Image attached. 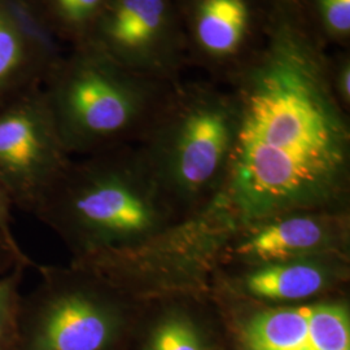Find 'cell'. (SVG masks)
Masks as SVG:
<instances>
[{
    "label": "cell",
    "mask_w": 350,
    "mask_h": 350,
    "mask_svg": "<svg viewBox=\"0 0 350 350\" xmlns=\"http://www.w3.org/2000/svg\"><path fill=\"white\" fill-rule=\"evenodd\" d=\"M304 0H266L254 44L225 70L235 127L202 214L226 231L296 211H350V125Z\"/></svg>",
    "instance_id": "1"
},
{
    "label": "cell",
    "mask_w": 350,
    "mask_h": 350,
    "mask_svg": "<svg viewBox=\"0 0 350 350\" xmlns=\"http://www.w3.org/2000/svg\"><path fill=\"white\" fill-rule=\"evenodd\" d=\"M77 265L133 258L182 222L135 144L73 161L38 209Z\"/></svg>",
    "instance_id": "2"
},
{
    "label": "cell",
    "mask_w": 350,
    "mask_h": 350,
    "mask_svg": "<svg viewBox=\"0 0 350 350\" xmlns=\"http://www.w3.org/2000/svg\"><path fill=\"white\" fill-rule=\"evenodd\" d=\"M234 127V107L225 88L176 81L135 144L182 222L200 217L217 199Z\"/></svg>",
    "instance_id": "3"
},
{
    "label": "cell",
    "mask_w": 350,
    "mask_h": 350,
    "mask_svg": "<svg viewBox=\"0 0 350 350\" xmlns=\"http://www.w3.org/2000/svg\"><path fill=\"white\" fill-rule=\"evenodd\" d=\"M174 83L131 72L100 51L78 44L42 90L65 150L88 156L137 144Z\"/></svg>",
    "instance_id": "4"
},
{
    "label": "cell",
    "mask_w": 350,
    "mask_h": 350,
    "mask_svg": "<svg viewBox=\"0 0 350 350\" xmlns=\"http://www.w3.org/2000/svg\"><path fill=\"white\" fill-rule=\"evenodd\" d=\"M16 350H127L144 299L81 265H37Z\"/></svg>",
    "instance_id": "5"
},
{
    "label": "cell",
    "mask_w": 350,
    "mask_h": 350,
    "mask_svg": "<svg viewBox=\"0 0 350 350\" xmlns=\"http://www.w3.org/2000/svg\"><path fill=\"white\" fill-rule=\"evenodd\" d=\"M82 44L138 75L179 81L187 38L178 0H107Z\"/></svg>",
    "instance_id": "6"
},
{
    "label": "cell",
    "mask_w": 350,
    "mask_h": 350,
    "mask_svg": "<svg viewBox=\"0 0 350 350\" xmlns=\"http://www.w3.org/2000/svg\"><path fill=\"white\" fill-rule=\"evenodd\" d=\"M70 163L42 88L0 108V188L13 206L36 215Z\"/></svg>",
    "instance_id": "7"
},
{
    "label": "cell",
    "mask_w": 350,
    "mask_h": 350,
    "mask_svg": "<svg viewBox=\"0 0 350 350\" xmlns=\"http://www.w3.org/2000/svg\"><path fill=\"white\" fill-rule=\"evenodd\" d=\"M214 300L230 350H350L349 292L292 306Z\"/></svg>",
    "instance_id": "8"
},
{
    "label": "cell",
    "mask_w": 350,
    "mask_h": 350,
    "mask_svg": "<svg viewBox=\"0 0 350 350\" xmlns=\"http://www.w3.org/2000/svg\"><path fill=\"white\" fill-rule=\"evenodd\" d=\"M350 256V211L280 213L228 230L213 254V271L313 256Z\"/></svg>",
    "instance_id": "9"
},
{
    "label": "cell",
    "mask_w": 350,
    "mask_h": 350,
    "mask_svg": "<svg viewBox=\"0 0 350 350\" xmlns=\"http://www.w3.org/2000/svg\"><path fill=\"white\" fill-rule=\"evenodd\" d=\"M350 256H313L214 270L206 289L214 299L292 306L349 292Z\"/></svg>",
    "instance_id": "10"
},
{
    "label": "cell",
    "mask_w": 350,
    "mask_h": 350,
    "mask_svg": "<svg viewBox=\"0 0 350 350\" xmlns=\"http://www.w3.org/2000/svg\"><path fill=\"white\" fill-rule=\"evenodd\" d=\"M127 350H230L222 312L208 289L146 297Z\"/></svg>",
    "instance_id": "11"
},
{
    "label": "cell",
    "mask_w": 350,
    "mask_h": 350,
    "mask_svg": "<svg viewBox=\"0 0 350 350\" xmlns=\"http://www.w3.org/2000/svg\"><path fill=\"white\" fill-rule=\"evenodd\" d=\"M187 51L227 70L250 50L262 24L266 0H178Z\"/></svg>",
    "instance_id": "12"
},
{
    "label": "cell",
    "mask_w": 350,
    "mask_h": 350,
    "mask_svg": "<svg viewBox=\"0 0 350 350\" xmlns=\"http://www.w3.org/2000/svg\"><path fill=\"white\" fill-rule=\"evenodd\" d=\"M47 70L0 5V108L33 88H42Z\"/></svg>",
    "instance_id": "13"
},
{
    "label": "cell",
    "mask_w": 350,
    "mask_h": 350,
    "mask_svg": "<svg viewBox=\"0 0 350 350\" xmlns=\"http://www.w3.org/2000/svg\"><path fill=\"white\" fill-rule=\"evenodd\" d=\"M0 5L43 64L49 77L62 63L66 52L63 47L65 42L52 25L42 0H0Z\"/></svg>",
    "instance_id": "14"
},
{
    "label": "cell",
    "mask_w": 350,
    "mask_h": 350,
    "mask_svg": "<svg viewBox=\"0 0 350 350\" xmlns=\"http://www.w3.org/2000/svg\"><path fill=\"white\" fill-rule=\"evenodd\" d=\"M52 25L65 43L82 44L107 0H42Z\"/></svg>",
    "instance_id": "15"
},
{
    "label": "cell",
    "mask_w": 350,
    "mask_h": 350,
    "mask_svg": "<svg viewBox=\"0 0 350 350\" xmlns=\"http://www.w3.org/2000/svg\"><path fill=\"white\" fill-rule=\"evenodd\" d=\"M26 266H16L0 275V350H16L21 308V286Z\"/></svg>",
    "instance_id": "16"
},
{
    "label": "cell",
    "mask_w": 350,
    "mask_h": 350,
    "mask_svg": "<svg viewBox=\"0 0 350 350\" xmlns=\"http://www.w3.org/2000/svg\"><path fill=\"white\" fill-rule=\"evenodd\" d=\"M325 42L345 44L350 37V0H304Z\"/></svg>",
    "instance_id": "17"
},
{
    "label": "cell",
    "mask_w": 350,
    "mask_h": 350,
    "mask_svg": "<svg viewBox=\"0 0 350 350\" xmlns=\"http://www.w3.org/2000/svg\"><path fill=\"white\" fill-rule=\"evenodd\" d=\"M36 267L34 262L23 248L20 247L16 239L8 238L0 231V275L11 271L16 266Z\"/></svg>",
    "instance_id": "18"
},
{
    "label": "cell",
    "mask_w": 350,
    "mask_h": 350,
    "mask_svg": "<svg viewBox=\"0 0 350 350\" xmlns=\"http://www.w3.org/2000/svg\"><path fill=\"white\" fill-rule=\"evenodd\" d=\"M334 88L336 91L338 100L342 107L349 112L350 107V60L349 56H341L336 62L334 60L332 68Z\"/></svg>",
    "instance_id": "19"
},
{
    "label": "cell",
    "mask_w": 350,
    "mask_h": 350,
    "mask_svg": "<svg viewBox=\"0 0 350 350\" xmlns=\"http://www.w3.org/2000/svg\"><path fill=\"white\" fill-rule=\"evenodd\" d=\"M12 202L0 188V231L8 238L16 239L12 231Z\"/></svg>",
    "instance_id": "20"
}]
</instances>
